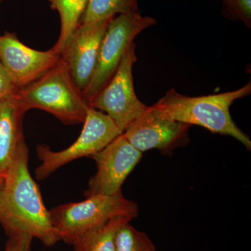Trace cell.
Returning a JSON list of instances; mask_svg holds the SVG:
<instances>
[{"mask_svg": "<svg viewBox=\"0 0 251 251\" xmlns=\"http://www.w3.org/2000/svg\"><path fill=\"white\" fill-rule=\"evenodd\" d=\"M29 158L24 138L0 185V224L9 237L28 234L46 247H52L60 238L29 173Z\"/></svg>", "mask_w": 251, "mask_h": 251, "instance_id": "obj_1", "label": "cell"}, {"mask_svg": "<svg viewBox=\"0 0 251 251\" xmlns=\"http://www.w3.org/2000/svg\"><path fill=\"white\" fill-rule=\"evenodd\" d=\"M251 92V82L232 92L198 97H187L171 89L151 107L162 116L174 121L200 126L212 133L232 137L251 150L250 138L239 129L229 112L236 100Z\"/></svg>", "mask_w": 251, "mask_h": 251, "instance_id": "obj_2", "label": "cell"}, {"mask_svg": "<svg viewBox=\"0 0 251 251\" xmlns=\"http://www.w3.org/2000/svg\"><path fill=\"white\" fill-rule=\"evenodd\" d=\"M17 94L27 111L44 110L68 125L83 123L90 106L61 59L40 78L18 90Z\"/></svg>", "mask_w": 251, "mask_h": 251, "instance_id": "obj_3", "label": "cell"}, {"mask_svg": "<svg viewBox=\"0 0 251 251\" xmlns=\"http://www.w3.org/2000/svg\"><path fill=\"white\" fill-rule=\"evenodd\" d=\"M138 204L122 193L115 196H92L85 201L55 206L50 211L60 240L73 245L85 232L116 217L136 219Z\"/></svg>", "mask_w": 251, "mask_h": 251, "instance_id": "obj_4", "label": "cell"}, {"mask_svg": "<svg viewBox=\"0 0 251 251\" xmlns=\"http://www.w3.org/2000/svg\"><path fill=\"white\" fill-rule=\"evenodd\" d=\"M122 133L108 115L89 106L82 131L75 143L69 148L54 151L48 145L36 147V153L41 162L35 171L36 179H45L67 163L92 156Z\"/></svg>", "mask_w": 251, "mask_h": 251, "instance_id": "obj_5", "label": "cell"}, {"mask_svg": "<svg viewBox=\"0 0 251 251\" xmlns=\"http://www.w3.org/2000/svg\"><path fill=\"white\" fill-rule=\"evenodd\" d=\"M156 23L154 18L142 16L140 13L119 15L110 20L100 44L93 77L83 92L89 105L113 76L135 38Z\"/></svg>", "mask_w": 251, "mask_h": 251, "instance_id": "obj_6", "label": "cell"}, {"mask_svg": "<svg viewBox=\"0 0 251 251\" xmlns=\"http://www.w3.org/2000/svg\"><path fill=\"white\" fill-rule=\"evenodd\" d=\"M134 43L122 57L113 76L91 102L90 106L106 114L122 133L148 110L137 97L133 86V66L137 61Z\"/></svg>", "mask_w": 251, "mask_h": 251, "instance_id": "obj_7", "label": "cell"}, {"mask_svg": "<svg viewBox=\"0 0 251 251\" xmlns=\"http://www.w3.org/2000/svg\"><path fill=\"white\" fill-rule=\"evenodd\" d=\"M90 157L97 165V173L90 178L85 192L86 198L121 193L122 185L141 160L143 153L122 133Z\"/></svg>", "mask_w": 251, "mask_h": 251, "instance_id": "obj_8", "label": "cell"}, {"mask_svg": "<svg viewBox=\"0 0 251 251\" xmlns=\"http://www.w3.org/2000/svg\"><path fill=\"white\" fill-rule=\"evenodd\" d=\"M60 59L53 49L40 51L23 44L15 33L0 35V61L18 90L40 78Z\"/></svg>", "mask_w": 251, "mask_h": 251, "instance_id": "obj_9", "label": "cell"}, {"mask_svg": "<svg viewBox=\"0 0 251 251\" xmlns=\"http://www.w3.org/2000/svg\"><path fill=\"white\" fill-rule=\"evenodd\" d=\"M110 21L80 23L61 52L60 59L82 94L93 77L100 44Z\"/></svg>", "mask_w": 251, "mask_h": 251, "instance_id": "obj_10", "label": "cell"}, {"mask_svg": "<svg viewBox=\"0 0 251 251\" xmlns=\"http://www.w3.org/2000/svg\"><path fill=\"white\" fill-rule=\"evenodd\" d=\"M191 126L162 116L151 106L123 133L142 153L156 149L168 151L186 145Z\"/></svg>", "mask_w": 251, "mask_h": 251, "instance_id": "obj_11", "label": "cell"}, {"mask_svg": "<svg viewBox=\"0 0 251 251\" xmlns=\"http://www.w3.org/2000/svg\"><path fill=\"white\" fill-rule=\"evenodd\" d=\"M17 92L0 99V173L4 175L25 138L23 120L27 112Z\"/></svg>", "mask_w": 251, "mask_h": 251, "instance_id": "obj_12", "label": "cell"}, {"mask_svg": "<svg viewBox=\"0 0 251 251\" xmlns=\"http://www.w3.org/2000/svg\"><path fill=\"white\" fill-rule=\"evenodd\" d=\"M128 217L114 218L85 232L73 244L75 251H116V234L120 226L130 222Z\"/></svg>", "mask_w": 251, "mask_h": 251, "instance_id": "obj_13", "label": "cell"}, {"mask_svg": "<svg viewBox=\"0 0 251 251\" xmlns=\"http://www.w3.org/2000/svg\"><path fill=\"white\" fill-rule=\"evenodd\" d=\"M51 7L58 11L61 30L58 40L52 48L61 54L73 31L80 24L90 0H49Z\"/></svg>", "mask_w": 251, "mask_h": 251, "instance_id": "obj_14", "label": "cell"}, {"mask_svg": "<svg viewBox=\"0 0 251 251\" xmlns=\"http://www.w3.org/2000/svg\"><path fill=\"white\" fill-rule=\"evenodd\" d=\"M138 13V0H90L80 23L90 24L111 20L117 14Z\"/></svg>", "mask_w": 251, "mask_h": 251, "instance_id": "obj_15", "label": "cell"}, {"mask_svg": "<svg viewBox=\"0 0 251 251\" xmlns=\"http://www.w3.org/2000/svg\"><path fill=\"white\" fill-rule=\"evenodd\" d=\"M116 251H156L148 234L135 229L130 222L122 225L117 231Z\"/></svg>", "mask_w": 251, "mask_h": 251, "instance_id": "obj_16", "label": "cell"}, {"mask_svg": "<svg viewBox=\"0 0 251 251\" xmlns=\"http://www.w3.org/2000/svg\"><path fill=\"white\" fill-rule=\"evenodd\" d=\"M224 11L227 18L242 21L251 27V0H223Z\"/></svg>", "mask_w": 251, "mask_h": 251, "instance_id": "obj_17", "label": "cell"}, {"mask_svg": "<svg viewBox=\"0 0 251 251\" xmlns=\"http://www.w3.org/2000/svg\"><path fill=\"white\" fill-rule=\"evenodd\" d=\"M33 238L28 234L9 237L5 251H31Z\"/></svg>", "mask_w": 251, "mask_h": 251, "instance_id": "obj_18", "label": "cell"}, {"mask_svg": "<svg viewBox=\"0 0 251 251\" xmlns=\"http://www.w3.org/2000/svg\"><path fill=\"white\" fill-rule=\"evenodd\" d=\"M18 89L13 83L11 77L0 61V99L9 94L17 92Z\"/></svg>", "mask_w": 251, "mask_h": 251, "instance_id": "obj_19", "label": "cell"}, {"mask_svg": "<svg viewBox=\"0 0 251 251\" xmlns=\"http://www.w3.org/2000/svg\"><path fill=\"white\" fill-rule=\"evenodd\" d=\"M3 176H4V175L1 174V173H0V179H1V178H2V177H3Z\"/></svg>", "mask_w": 251, "mask_h": 251, "instance_id": "obj_20", "label": "cell"}, {"mask_svg": "<svg viewBox=\"0 0 251 251\" xmlns=\"http://www.w3.org/2000/svg\"><path fill=\"white\" fill-rule=\"evenodd\" d=\"M3 177L1 178V179H0V185H1V181H2Z\"/></svg>", "mask_w": 251, "mask_h": 251, "instance_id": "obj_21", "label": "cell"}, {"mask_svg": "<svg viewBox=\"0 0 251 251\" xmlns=\"http://www.w3.org/2000/svg\"><path fill=\"white\" fill-rule=\"evenodd\" d=\"M0 1H1V0H0Z\"/></svg>", "mask_w": 251, "mask_h": 251, "instance_id": "obj_22", "label": "cell"}]
</instances>
